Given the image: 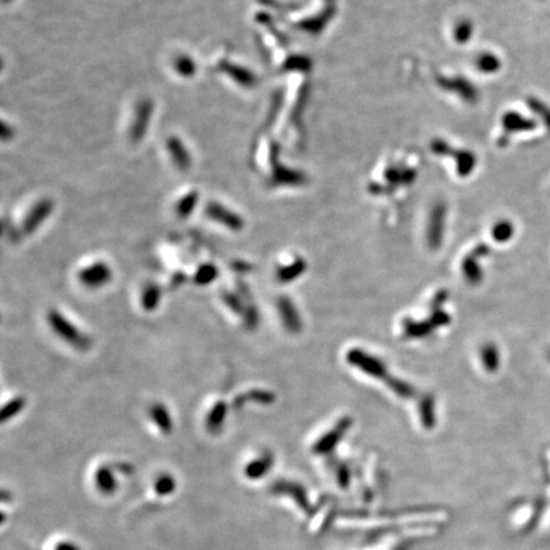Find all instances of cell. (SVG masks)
Returning a JSON list of instances; mask_svg holds the SVG:
<instances>
[{"label":"cell","mask_w":550,"mask_h":550,"mask_svg":"<svg viewBox=\"0 0 550 550\" xmlns=\"http://www.w3.org/2000/svg\"><path fill=\"white\" fill-rule=\"evenodd\" d=\"M278 311L282 318L284 327L290 332H298L302 327L301 318L298 315L296 306L290 301L288 297H282L278 301Z\"/></svg>","instance_id":"cell-6"},{"label":"cell","mask_w":550,"mask_h":550,"mask_svg":"<svg viewBox=\"0 0 550 550\" xmlns=\"http://www.w3.org/2000/svg\"><path fill=\"white\" fill-rule=\"evenodd\" d=\"M483 362H484V366L487 368L488 371H491V372H493L497 369V367H498V352H497V349H495V346H486V348L483 349Z\"/></svg>","instance_id":"cell-24"},{"label":"cell","mask_w":550,"mask_h":550,"mask_svg":"<svg viewBox=\"0 0 550 550\" xmlns=\"http://www.w3.org/2000/svg\"><path fill=\"white\" fill-rule=\"evenodd\" d=\"M242 318H244V325L246 329L255 330L260 323V315H259V311L256 309V306L254 304L246 306L244 313H242Z\"/></svg>","instance_id":"cell-22"},{"label":"cell","mask_w":550,"mask_h":550,"mask_svg":"<svg viewBox=\"0 0 550 550\" xmlns=\"http://www.w3.org/2000/svg\"><path fill=\"white\" fill-rule=\"evenodd\" d=\"M94 483L99 493L105 495L115 493L118 488V480L113 473V469L107 465L99 466L97 469V472L94 474Z\"/></svg>","instance_id":"cell-11"},{"label":"cell","mask_w":550,"mask_h":550,"mask_svg":"<svg viewBox=\"0 0 550 550\" xmlns=\"http://www.w3.org/2000/svg\"><path fill=\"white\" fill-rule=\"evenodd\" d=\"M528 106L531 108V111L535 113L536 116L543 122L544 127L550 132V106L547 105L542 99L530 97L528 99Z\"/></svg>","instance_id":"cell-18"},{"label":"cell","mask_w":550,"mask_h":550,"mask_svg":"<svg viewBox=\"0 0 550 550\" xmlns=\"http://www.w3.org/2000/svg\"><path fill=\"white\" fill-rule=\"evenodd\" d=\"M464 273H465L466 278H467L470 282H478L480 279V276H481L479 265H477V262H475L472 258H467V259L464 261Z\"/></svg>","instance_id":"cell-26"},{"label":"cell","mask_w":550,"mask_h":550,"mask_svg":"<svg viewBox=\"0 0 550 550\" xmlns=\"http://www.w3.org/2000/svg\"><path fill=\"white\" fill-rule=\"evenodd\" d=\"M479 68L484 73H494L501 68V60L493 54H486L479 59Z\"/></svg>","instance_id":"cell-25"},{"label":"cell","mask_w":550,"mask_h":550,"mask_svg":"<svg viewBox=\"0 0 550 550\" xmlns=\"http://www.w3.org/2000/svg\"><path fill=\"white\" fill-rule=\"evenodd\" d=\"M198 204V194L197 192H190L188 197L181 199L177 204V216L180 218H188L190 217L191 213L194 212V209L197 208Z\"/></svg>","instance_id":"cell-20"},{"label":"cell","mask_w":550,"mask_h":550,"mask_svg":"<svg viewBox=\"0 0 550 550\" xmlns=\"http://www.w3.org/2000/svg\"><path fill=\"white\" fill-rule=\"evenodd\" d=\"M148 416L150 421L163 435H171L174 430V421L167 407L162 402H155L149 407Z\"/></svg>","instance_id":"cell-8"},{"label":"cell","mask_w":550,"mask_h":550,"mask_svg":"<svg viewBox=\"0 0 550 550\" xmlns=\"http://www.w3.org/2000/svg\"><path fill=\"white\" fill-rule=\"evenodd\" d=\"M227 414H228L227 402H222V400L216 402L213 405L212 409L209 410L206 419H205L206 430L211 435H219L223 430V427L226 423Z\"/></svg>","instance_id":"cell-7"},{"label":"cell","mask_w":550,"mask_h":550,"mask_svg":"<svg viewBox=\"0 0 550 550\" xmlns=\"http://www.w3.org/2000/svg\"><path fill=\"white\" fill-rule=\"evenodd\" d=\"M155 493L160 495H169L176 491V479L169 474L160 475L155 481Z\"/></svg>","instance_id":"cell-19"},{"label":"cell","mask_w":550,"mask_h":550,"mask_svg":"<svg viewBox=\"0 0 550 550\" xmlns=\"http://www.w3.org/2000/svg\"><path fill=\"white\" fill-rule=\"evenodd\" d=\"M444 208L442 205H438L437 208L432 212L430 227V246L432 248H437L442 240V233H444Z\"/></svg>","instance_id":"cell-14"},{"label":"cell","mask_w":550,"mask_h":550,"mask_svg":"<svg viewBox=\"0 0 550 550\" xmlns=\"http://www.w3.org/2000/svg\"><path fill=\"white\" fill-rule=\"evenodd\" d=\"M78 282L87 290H101L113 279V269L105 261H94L77 273Z\"/></svg>","instance_id":"cell-2"},{"label":"cell","mask_w":550,"mask_h":550,"mask_svg":"<svg viewBox=\"0 0 550 550\" xmlns=\"http://www.w3.org/2000/svg\"><path fill=\"white\" fill-rule=\"evenodd\" d=\"M472 35V24L470 23H461L460 26H458V29H456V40H458V43H465V40H467V37H470Z\"/></svg>","instance_id":"cell-27"},{"label":"cell","mask_w":550,"mask_h":550,"mask_svg":"<svg viewBox=\"0 0 550 550\" xmlns=\"http://www.w3.org/2000/svg\"><path fill=\"white\" fill-rule=\"evenodd\" d=\"M273 402H274V395L270 391L256 388V390H250V391L237 396L233 400V407L236 409H241L245 407V404L247 402H258V404L267 405V404H272Z\"/></svg>","instance_id":"cell-13"},{"label":"cell","mask_w":550,"mask_h":550,"mask_svg":"<svg viewBox=\"0 0 550 550\" xmlns=\"http://www.w3.org/2000/svg\"><path fill=\"white\" fill-rule=\"evenodd\" d=\"M274 464V458L270 452L265 451L260 456L250 461L245 467V475L250 480H258L270 472L272 466Z\"/></svg>","instance_id":"cell-9"},{"label":"cell","mask_w":550,"mask_h":550,"mask_svg":"<svg viewBox=\"0 0 550 550\" xmlns=\"http://www.w3.org/2000/svg\"><path fill=\"white\" fill-rule=\"evenodd\" d=\"M512 234H514V226L511 222L502 220L500 223H497V226L494 227V240L498 241V242H506L512 237Z\"/></svg>","instance_id":"cell-23"},{"label":"cell","mask_w":550,"mask_h":550,"mask_svg":"<svg viewBox=\"0 0 550 550\" xmlns=\"http://www.w3.org/2000/svg\"><path fill=\"white\" fill-rule=\"evenodd\" d=\"M205 214L208 218L226 227L233 232H239L245 226L244 219L241 218L237 213L230 211L228 208L219 203H209L205 209Z\"/></svg>","instance_id":"cell-3"},{"label":"cell","mask_w":550,"mask_h":550,"mask_svg":"<svg viewBox=\"0 0 550 550\" xmlns=\"http://www.w3.org/2000/svg\"><path fill=\"white\" fill-rule=\"evenodd\" d=\"M219 270L216 265L213 264H202L195 274H194V283L199 285V287H206L213 282H216L218 279Z\"/></svg>","instance_id":"cell-15"},{"label":"cell","mask_w":550,"mask_h":550,"mask_svg":"<svg viewBox=\"0 0 550 550\" xmlns=\"http://www.w3.org/2000/svg\"><path fill=\"white\" fill-rule=\"evenodd\" d=\"M502 124H503V129L507 134L530 132L536 127L535 120L528 119V118L522 116L521 113H516V111H509L506 113L503 116Z\"/></svg>","instance_id":"cell-10"},{"label":"cell","mask_w":550,"mask_h":550,"mask_svg":"<svg viewBox=\"0 0 550 550\" xmlns=\"http://www.w3.org/2000/svg\"><path fill=\"white\" fill-rule=\"evenodd\" d=\"M348 358H349L351 363L358 366V368L365 371L366 374H372L379 379L386 377V368L380 360H376L372 355H368L366 353L360 352V351H353L349 353Z\"/></svg>","instance_id":"cell-5"},{"label":"cell","mask_w":550,"mask_h":550,"mask_svg":"<svg viewBox=\"0 0 550 550\" xmlns=\"http://www.w3.org/2000/svg\"><path fill=\"white\" fill-rule=\"evenodd\" d=\"M306 269L304 261L302 259H297L287 267H281L276 272V278L281 283H290L297 279L299 275L302 274Z\"/></svg>","instance_id":"cell-16"},{"label":"cell","mask_w":550,"mask_h":550,"mask_svg":"<svg viewBox=\"0 0 550 550\" xmlns=\"http://www.w3.org/2000/svg\"><path fill=\"white\" fill-rule=\"evenodd\" d=\"M54 204L49 199H43L29 211V214L22 223V231L24 234H32L37 231L43 222L48 219L52 212Z\"/></svg>","instance_id":"cell-4"},{"label":"cell","mask_w":550,"mask_h":550,"mask_svg":"<svg viewBox=\"0 0 550 550\" xmlns=\"http://www.w3.org/2000/svg\"><path fill=\"white\" fill-rule=\"evenodd\" d=\"M24 407H26V399L23 396H15L13 399H10L9 402L3 405L1 411H0L1 422L6 423L8 421L13 419L15 416L21 413L22 410L24 409Z\"/></svg>","instance_id":"cell-17"},{"label":"cell","mask_w":550,"mask_h":550,"mask_svg":"<svg viewBox=\"0 0 550 550\" xmlns=\"http://www.w3.org/2000/svg\"><path fill=\"white\" fill-rule=\"evenodd\" d=\"M46 321L57 338L62 339L64 343H66L73 349L79 352H87L93 346L91 337L80 330L77 325L73 324L60 311L55 309L50 310L46 315Z\"/></svg>","instance_id":"cell-1"},{"label":"cell","mask_w":550,"mask_h":550,"mask_svg":"<svg viewBox=\"0 0 550 550\" xmlns=\"http://www.w3.org/2000/svg\"><path fill=\"white\" fill-rule=\"evenodd\" d=\"M220 297H222V301L225 302V304L230 310L232 311L233 313L242 316L246 304H244V301H242V298H241L239 293L226 290V292H222V296Z\"/></svg>","instance_id":"cell-21"},{"label":"cell","mask_w":550,"mask_h":550,"mask_svg":"<svg viewBox=\"0 0 550 550\" xmlns=\"http://www.w3.org/2000/svg\"><path fill=\"white\" fill-rule=\"evenodd\" d=\"M55 550H80L78 548V545H76L74 543H71V542H63V543H59L57 545V548Z\"/></svg>","instance_id":"cell-28"},{"label":"cell","mask_w":550,"mask_h":550,"mask_svg":"<svg viewBox=\"0 0 550 550\" xmlns=\"http://www.w3.org/2000/svg\"><path fill=\"white\" fill-rule=\"evenodd\" d=\"M161 299H162V290L155 283H148L141 290V309L147 312H153L157 310L161 304Z\"/></svg>","instance_id":"cell-12"}]
</instances>
